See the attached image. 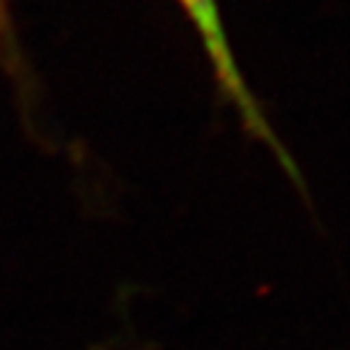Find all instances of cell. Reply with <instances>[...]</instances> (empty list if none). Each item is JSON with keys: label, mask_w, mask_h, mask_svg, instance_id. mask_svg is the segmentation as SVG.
I'll use <instances>...</instances> for the list:
<instances>
[{"label": "cell", "mask_w": 350, "mask_h": 350, "mask_svg": "<svg viewBox=\"0 0 350 350\" xmlns=\"http://www.w3.org/2000/svg\"><path fill=\"white\" fill-rule=\"evenodd\" d=\"M178 3H180L190 25L195 27L200 42H202V49L207 54L209 66H212L219 93L234 105L243 126L251 131L253 137L265 142L268 146H273V151L278 153V159L290 170H295V165L287 159L284 148L275 139L265 115L258 107L256 95L251 93V88H248L246 78L241 73L239 64H236V56L229 44V34H226L224 22H221V12H219V3L217 0H178Z\"/></svg>", "instance_id": "obj_1"}, {"label": "cell", "mask_w": 350, "mask_h": 350, "mask_svg": "<svg viewBox=\"0 0 350 350\" xmlns=\"http://www.w3.org/2000/svg\"><path fill=\"white\" fill-rule=\"evenodd\" d=\"M0 49L10 56V61H17V46H15V34H12V22L10 12H8V3L0 0Z\"/></svg>", "instance_id": "obj_2"}]
</instances>
